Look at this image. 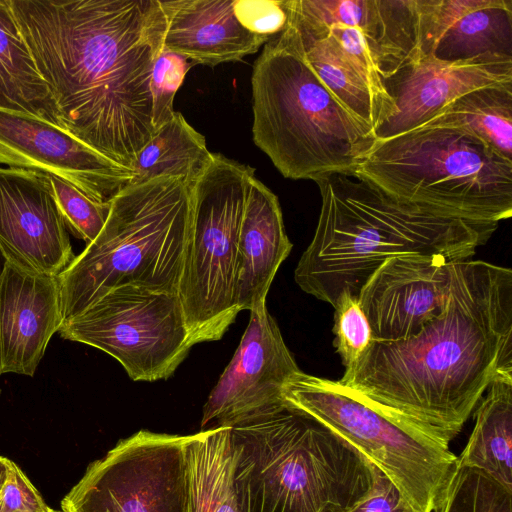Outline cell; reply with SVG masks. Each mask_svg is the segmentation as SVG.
I'll list each match as a JSON object with an SVG mask.
<instances>
[{
  "label": "cell",
  "mask_w": 512,
  "mask_h": 512,
  "mask_svg": "<svg viewBox=\"0 0 512 512\" xmlns=\"http://www.w3.org/2000/svg\"><path fill=\"white\" fill-rule=\"evenodd\" d=\"M58 333L107 353L133 381L169 378L193 347L178 294L128 284L63 321Z\"/></svg>",
  "instance_id": "10"
},
{
  "label": "cell",
  "mask_w": 512,
  "mask_h": 512,
  "mask_svg": "<svg viewBox=\"0 0 512 512\" xmlns=\"http://www.w3.org/2000/svg\"><path fill=\"white\" fill-rule=\"evenodd\" d=\"M433 512H512V489L457 461Z\"/></svg>",
  "instance_id": "27"
},
{
  "label": "cell",
  "mask_w": 512,
  "mask_h": 512,
  "mask_svg": "<svg viewBox=\"0 0 512 512\" xmlns=\"http://www.w3.org/2000/svg\"><path fill=\"white\" fill-rule=\"evenodd\" d=\"M0 251L5 261L49 276L75 258L48 174L0 166Z\"/></svg>",
  "instance_id": "14"
},
{
  "label": "cell",
  "mask_w": 512,
  "mask_h": 512,
  "mask_svg": "<svg viewBox=\"0 0 512 512\" xmlns=\"http://www.w3.org/2000/svg\"><path fill=\"white\" fill-rule=\"evenodd\" d=\"M298 30L304 56L326 88L360 121L376 130L391 116L357 74L336 41L325 31L304 27L288 17Z\"/></svg>",
  "instance_id": "23"
},
{
  "label": "cell",
  "mask_w": 512,
  "mask_h": 512,
  "mask_svg": "<svg viewBox=\"0 0 512 512\" xmlns=\"http://www.w3.org/2000/svg\"><path fill=\"white\" fill-rule=\"evenodd\" d=\"M0 109L61 127L56 103L36 67L8 0H0Z\"/></svg>",
  "instance_id": "21"
},
{
  "label": "cell",
  "mask_w": 512,
  "mask_h": 512,
  "mask_svg": "<svg viewBox=\"0 0 512 512\" xmlns=\"http://www.w3.org/2000/svg\"><path fill=\"white\" fill-rule=\"evenodd\" d=\"M295 22L298 23L297 21ZM302 26L313 30L327 32L336 41L344 56L357 74L371 89L380 102L389 110L391 116L395 113L396 108L394 102L386 91L378 64L369 48L365 36L359 29L341 25H332L327 28Z\"/></svg>",
  "instance_id": "30"
},
{
  "label": "cell",
  "mask_w": 512,
  "mask_h": 512,
  "mask_svg": "<svg viewBox=\"0 0 512 512\" xmlns=\"http://www.w3.org/2000/svg\"><path fill=\"white\" fill-rule=\"evenodd\" d=\"M188 436L140 430L92 462L62 512H186Z\"/></svg>",
  "instance_id": "11"
},
{
  "label": "cell",
  "mask_w": 512,
  "mask_h": 512,
  "mask_svg": "<svg viewBox=\"0 0 512 512\" xmlns=\"http://www.w3.org/2000/svg\"><path fill=\"white\" fill-rule=\"evenodd\" d=\"M0 164L57 176L90 199L110 202L134 173L87 146L63 128L0 109Z\"/></svg>",
  "instance_id": "13"
},
{
  "label": "cell",
  "mask_w": 512,
  "mask_h": 512,
  "mask_svg": "<svg viewBox=\"0 0 512 512\" xmlns=\"http://www.w3.org/2000/svg\"><path fill=\"white\" fill-rule=\"evenodd\" d=\"M299 371L266 303L255 305L238 348L204 405L201 431L232 427L283 403L285 384Z\"/></svg>",
  "instance_id": "12"
},
{
  "label": "cell",
  "mask_w": 512,
  "mask_h": 512,
  "mask_svg": "<svg viewBox=\"0 0 512 512\" xmlns=\"http://www.w3.org/2000/svg\"><path fill=\"white\" fill-rule=\"evenodd\" d=\"M4 262H5V260L3 258V255L1 253V251H0V276H1V273H2V270H3ZM1 393H2V391H1V388H0V397H1Z\"/></svg>",
  "instance_id": "36"
},
{
  "label": "cell",
  "mask_w": 512,
  "mask_h": 512,
  "mask_svg": "<svg viewBox=\"0 0 512 512\" xmlns=\"http://www.w3.org/2000/svg\"><path fill=\"white\" fill-rule=\"evenodd\" d=\"M429 56L444 62L512 57V0H479L444 30Z\"/></svg>",
  "instance_id": "24"
},
{
  "label": "cell",
  "mask_w": 512,
  "mask_h": 512,
  "mask_svg": "<svg viewBox=\"0 0 512 512\" xmlns=\"http://www.w3.org/2000/svg\"><path fill=\"white\" fill-rule=\"evenodd\" d=\"M284 401L340 435L381 470L419 512H433L456 464L449 444L381 408L338 380L302 372Z\"/></svg>",
  "instance_id": "8"
},
{
  "label": "cell",
  "mask_w": 512,
  "mask_h": 512,
  "mask_svg": "<svg viewBox=\"0 0 512 512\" xmlns=\"http://www.w3.org/2000/svg\"><path fill=\"white\" fill-rule=\"evenodd\" d=\"M452 269L445 257L419 254L381 264L358 294L374 339L397 341L419 333L443 311Z\"/></svg>",
  "instance_id": "15"
},
{
  "label": "cell",
  "mask_w": 512,
  "mask_h": 512,
  "mask_svg": "<svg viewBox=\"0 0 512 512\" xmlns=\"http://www.w3.org/2000/svg\"><path fill=\"white\" fill-rule=\"evenodd\" d=\"M48 177L67 229L86 244L91 243L106 223L111 201L96 202L61 178Z\"/></svg>",
  "instance_id": "29"
},
{
  "label": "cell",
  "mask_w": 512,
  "mask_h": 512,
  "mask_svg": "<svg viewBox=\"0 0 512 512\" xmlns=\"http://www.w3.org/2000/svg\"><path fill=\"white\" fill-rule=\"evenodd\" d=\"M333 345L345 371L351 370L374 341L370 324L358 296L341 293L334 304Z\"/></svg>",
  "instance_id": "28"
},
{
  "label": "cell",
  "mask_w": 512,
  "mask_h": 512,
  "mask_svg": "<svg viewBox=\"0 0 512 512\" xmlns=\"http://www.w3.org/2000/svg\"><path fill=\"white\" fill-rule=\"evenodd\" d=\"M230 428L242 512H343L374 484L375 465L285 401Z\"/></svg>",
  "instance_id": "4"
},
{
  "label": "cell",
  "mask_w": 512,
  "mask_h": 512,
  "mask_svg": "<svg viewBox=\"0 0 512 512\" xmlns=\"http://www.w3.org/2000/svg\"><path fill=\"white\" fill-rule=\"evenodd\" d=\"M46 512H62V511H57V510H54V509H51V508H50V509H49L48 511H46Z\"/></svg>",
  "instance_id": "37"
},
{
  "label": "cell",
  "mask_w": 512,
  "mask_h": 512,
  "mask_svg": "<svg viewBox=\"0 0 512 512\" xmlns=\"http://www.w3.org/2000/svg\"><path fill=\"white\" fill-rule=\"evenodd\" d=\"M190 225L183 179L160 176L122 189L98 236L57 276L62 322L120 285L178 294Z\"/></svg>",
  "instance_id": "6"
},
{
  "label": "cell",
  "mask_w": 512,
  "mask_h": 512,
  "mask_svg": "<svg viewBox=\"0 0 512 512\" xmlns=\"http://www.w3.org/2000/svg\"><path fill=\"white\" fill-rule=\"evenodd\" d=\"M230 431L224 426L188 435L186 512H242Z\"/></svg>",
  "instance_id": "20"
},
{
  "label": "cell",
  "mask_w": 512,
  "mask_h": 512,
  "mask_svg": "<svg viewBox=\"0 0 512 512\" xmlns=\"http://www.w3.org/2000/svg\"><path fill=\"white\" fill-rule=\"evenodd\" d=\"M239 23L251 33L271 38L287 25L284 0H233Z\"/></svg>",
  "instance_id": "32"
},
{
  "label": "cell",
  "mask_w": 512,
  "mask_h": 512,
  "mask_svg": "<svg viewBox=\"0 0 512 512\" xmlns=\"http://www.w3.org/2000/svg\"><path fill=\"white\" fill-rule=\"evenodd\" d=\"M254 172L214 153L190 186V236L178 296L193 346L220 340L239 313L238 237Z\"/></svg>",
  "instance_id": "9"
},
{
  "label": "cell",
  "mask_w": 512,
  "mask_h": 512,
  "mask_svg": "<svg viewBox=\"0 0 512 512\" xmlns=\"http://www.w3.org/2000/svg\"><path fill=\"white\" fill-rule=\"evenodd\" d=\"M512 489V370L496 375L475 411V426L459 455Z\"/></svg>",
  "instance_id": "22"
},
{
  "label": "cell",
  "mask_w": 512,
  "mask_h": 512,
  "mask_svg": "<svg viewBox=\"0 0 512 512\" xmlns=\"http://www.w3.org/2000/svg\"><path fill=\"white\" fill-rule=\"evenodd\" d=\"M165 19L163 50L192 63L216 66L253 54L270 38L245 29L233 0L161 1Z\"/></svg>",
  "instance_id": "18"
},
{
  "label": "cell",
  "mask_w": 512,
  "mask_h": 512,
  "mask_svg": "<svg viewBox=\"0 0 512 512\" xmlns=\"http://www.w3.org/2000/svg\"><path fill=\"white\" fill-rule=\"evenodd\" d=\"M376 467V466H375ZM343 512H419L394 483L376 467L375 481L369 492Z\"/></svg>",
  "instance_id": "34"
},
{
  "label": "cell",
  "mask_w": 512,
  "mask_h": 512,
  "mask_svg": "<svg viewBox=\"0 0 512 512\" xmlns=\"http://www.w3.org/2000/svg\"><path fill=\"white\" fill-rule=\"evenodd\" d=\"M422 126L461 129L512 161V85L471 91L445 106Z\"/></svg>",
  "instance_id": "26"
},
{
  "label": "cell",
  "mask_w": 512,
  "mask_h": 512,
  "mask_svg": "<svg viewBox=\"0 0 512 512\" xmlns=\"http://www.w3.org/2000/svg\"><path fill=\"white\" fill-rule=\"evenodd\" d=\"M61 127L132 170L153 138L151 76L160 0H8Z\"/></svg>",
  "instance_id": "1"
},
{
  "label": "cell",
  "mask_w": 512,
  "mask_h": 512,
  "mask_svg": "<svg viewBox=\"0 0 512 512\" xmlns=\"http://www.w3.org/2000/svg\"><path fill=\"white\" fill-rule=\"evenodd\" d=\"M61 323L57 276L5 261L0 276V376L33 377Z\"/></svg>",
  "instance_id": "17"
},
{
  "label": "cell",
  "mask_w": 512,
  "mask_h": 512,
  "mask_svg": "<svg viewBox=\"0 0 512 512\" xmlns=\"http://www.w3.org/2000/svg\"><path fill=\"white\" fill-rule=\"evenodd\" d=\"M213 155L204 136L181 113L175 112L138 153L132 167L131 184L171 176L191 186L208 167Z\"/></svg>",
  "instance_id": "25"
},
{
  "label": "cell",
  "mask_w": 512,
  "mask_h": 512,
  "mask_svg": "<svg viewBox=\"0 0 512 512\" xmlns=\"http://www.w3.org/2000/svg\"><path fill=\"white\" fill-rule=\"evenodd\" d=\"M251 85L254 143L285 178L354 171L376 142L316 75L289 19L264 44Z\"/></svg>",
  "instance_id": "5"
},
{
  "label": "cell",
  "mask_w": 512,
  "mask_h": 512,
  "mask_svg": "<svg viewBox=\"0 0 512 512\" xmlns=\"http://www.w3.org/2000/svg\"><path fill=\"white\" fill-rule=\"evenodd\" d=\"M391 196L463 220L512 215V161L453 127H418L376 140L354 170Z\"/></svg>",
  "instance_id": "7"
},
{
  "label": "cell",
  "mask_w": 512,
  "mask_h": 512,
  "mask_svg": "<svg viewBox=\"0 0 512 512\" xmlns=\"http://www.w3.org/2000/svg\"><path fill=\"white\" fill-rule=\"evenodd\" d=\"M512 370V270L453 262L443 311L414 336L375 340L338 380L448 443L501 371Z\"/></svg>",
  "instance_id": "2"
},
{
  "label": "cell",
  "mask_w": 512,
  "mask_h": 512,
  "mask_svg": "<svg viewBox=\"0 0 512 512\" xmlns=\"http://www.w3.org/2000/svg\"><path fill=\"white\" fill-rule=\"evenodd\" d=\"M292 249L278 197L255 175L251 178L238 237V311L266 303L272 281Z\"/></svg>",
  "instance_id": "19"
},
{
  "label": "cell",
  "mask_w": 512,
  "mask_h": 512,
  "mask_svg": "<svg viewBox=\"0 0 512 512\" xmlns=\"http://www.w3.org/2000/svg\"><path fill=\"white\" fill-rule=\"evenodd\" d=\"M10 459L0 456V493L7 478Z\"/></svg>",
  "instance_id": "35"
},
{
  "label": "cell",
  "mask_w": 512,
  "mask_h": 512,
  "mask_svg": "<svg viewBox=\"0 0 512 512\" xmlns=\"http://www.w3.org/2000/svg\"><path fill=\"white\" fill-rule=\"evenodd\" d=\"M314 181L322 198L320 215L294 279L304 292L331 305L344 291L358 296L389 258L419 254L465 260L498 226L399 200L354 171L333 172Z\"/></svg>",
  "instance_id": "3"
},
{
  "label": "cell",
  "mask_w": 512,
  "mask_h": 512,
  "mask_svg": "<svg viewBox=\"0 0 512 512\" xmlns=\"http://www.w3.org/2000/svg\"><path fill=\"white\" fill-rule=\"evenodd\" d=\"M396 111L375 132L384 140L422 126L457 98L480 88L512 85V57L444 62L421 56L384 80Z\"/></svg>",
  "instance_id": "16"
},
{
  "label": "cell",
  "mask_w": 512,
  "mask_h": 512,
  "mask_svg": "<svg viewBox=\"0 0 512 512\" xmlns=\"http://www.w3.org/2000/svg\"><path fill=\"white\" fill-rule=\"evenodd\" d=\"M49 509L26 474L10 461L0 493V512H46Z\"/></svg>",
  "instance_id": "33"
},
{
  "label": "cell",
  "mask_w": 512,
  "mask_h": 512,
  "mask_svg": "<svg viewBox=\"0 0 512 512\" xmlns=\"http://www.w3.org/2000/svg\"><path fill=\"white\" fill-rule=\"evenodd\" d=\"M191 65L192 62L184 56L166 50H162L155 61L150 83L152 124L155 133L174 115L175 94Z\"/></svg>",
  "instance_id": "31"
}]
</instances>
